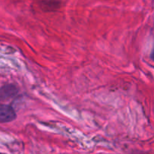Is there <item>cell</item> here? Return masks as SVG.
Returning a JSON list of instances; mask_svg holds the SVG:
<instances>
[{
  "instance_id": "obj_1",
  "label": "cell",
  "mask_w": 154,
  "mask_h": 154,
  "mask_svg": "<svg viewBox=\"0 0 154 154\" xmlns=\"http://www.w3.org/2000/svg\"><path fill=\"white\" fill-rule=\"evenodd\" d=\"M16 112L11 105L0 104V123L11 122L16 119Z\"/></svg>"
},
{
  "instance_id": "obj_2",
  "label": "cell",
  "mask_w": 154,
  "mask_h": 154,
  "mask_svg": "<svg viewBox=\"0 0 154 154\" xmlns=\"http://www.w3.org/2000/svg\"><path fill=\"white\" fill-rule=\"evenodd\" d=\"M17 93V89L13 85H6L0 90V96L3 99L12 97Z\"/></svg>"
},
{
  "instance_id": "obj_3",
  "label": "cell",
  "mask_w": 154,
  "mask_h": 154,
  "mask_svg": "<svg viewBox=\"0 0 154 154\" xmlns=\"http://www.w3.org/2000/svg\"><path fill=\"white\" fill-rule=\"evenodd\" d=\"M44 8H47V10H54V8H57L59 7V2H55L54 0L51 1H47L45 2H43Z\"/></svg>"
},
{
  "instance_id": "obj_4",
  "label": "cell",
  "mask_w": 154,
  "mask_h": 154,
  "mask_svg": "<svg viewBox=\"0 0 154 154\" xmlns=\"http://www.w3.org/2000/svg\"><path fill=\"white\" fill-rule=\"evenodd\" d=\"M150 58L152 59V60H153L154 61V50L153 51H152V53H151V55H150Z\"/></svg>"
}]
</instances>
